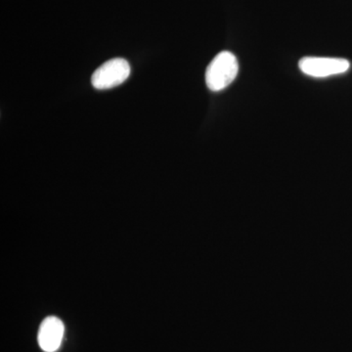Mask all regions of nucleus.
I'll return each instance as SVG.
<instances>
[{
    "label": "nucleus",
    "mask_w": 352,
    "mask_h": 352,
    "mask_svg": "<svg viewBox=\"0 0 352 352\" xmlns=\"http://www.w3.org/2000/svg\"><path fill=\"white\" fill-rule=\"evenodd\" d=\"M239 72L237 58L229 51H222L212 59L206 71L208 89L219 92L231 85Z\"/></svg>",
    "instance_id": "f257e3e1"
},
{
    "label": "nucleus",
    "mask_w": 352,
    "mask_h": 352,
    "mask_svg": "<svg viewBox=\"0 0 352 352\" xmlns=\"http://www.w3.org/2000/svg\"><path fill=\"white\" fill-rule=\"evenodd\" d=\"M131 75V66L124 58H113L95 69L91 78L94 88L111 89L126 82Z\"/></svg>",
    "instance_id": "f03ea898"
},
{
    "label": "nucleus",
    "mask_w": 352,
    "mask_h": 352,
    "mask_svg": "<svg viewBox=\"0 0 352 352\" xmlns=\"http://www.w3.org/2000/svg\"><path fill=\"white\" fill-rule=\"evenodd\" d=\"M303 74L314 78H328L340 75L351 68V63L342 58L305 57L298 62Z\"/></svg>",
    "instance_id": "7ed1b4c3"
},
{
    "label": "nucleus",
    "mask_w": 352,
    "mask_h": 352,
    "mask_svg": "<svg viewBox=\"0 0 352 352\" xmlns=\"http://www.w3.org/2000/svg\"><path fill=\"white\" fill-rule=\"evenodd\" d=\"M65 327L63 322L55 316L47 317L41 323L38 332V344L45 352H55L61 346Z\"/></svg>",
    "instance_id": "20e7f679"
}]
</instances>
